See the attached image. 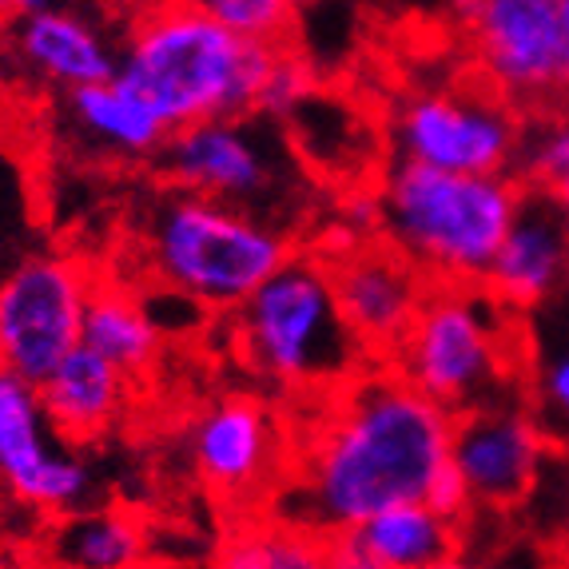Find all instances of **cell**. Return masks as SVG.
I'll return each instance as SVG.
<instances>
[{
	"mask_svg": "<svg viewBox=\"0 0 569 569\" xmlns=\"http://www.w3.org/2000/svg\"><path fill=\"white\" fill-rule=\"evenodd\" d=\"M148 526L128 510H77L48 526L40 569H140L148 561Z\"/></svg>",
	"mask_w": 569,
	"mask_h": 569,
	"instance_id": "ac0fdd59",
	"label": "cell"
},
{
	"mask_svg": "<svg viewBox=\"0 0 569 569\" xmlns=\"http://www.w3.org/2000/svg\"><path fill=\"white\" fill-rule=\"evenodd\" d=\"M561 24H566V52H569V0H561Z\"/></svg>",
	"mask_w": 569,
	"mask_h": 569,
	"instance_id": "1f68e13d",
	"label": "cell"
},
{
	"mask_svg": "<svg viewBox=\"0 0 569 569\" xmlns=\"http://www.w3.org/2000/svg\"><path fill=\"white\" fill-rule=\"evenodd\" d=\"M283 48L243 44L203 4H156L128 20L116 77L171 132L208 120H247Z\"/></svg>",
	"mask_w": 569,
	"mask_h": 569,
	"instance_id": "7a4b0ae2",
	"label": "cell"
},
{
	"mask_svg": "<svg viewBox=\"0 0 569 569\" xmlns=\"http://www.w3.org/2000/svg\"><path fill=\"white\" fill-rule=\"evenodd\" d=\"M208 569H327V538L287 518H256L219 541Z\"/></svg>",
	"mask_w": 569,
	"mask_h": 569,
	"instance_id": "7402d4cb",
	"label": "cell"
},
{
	"mask_svg": "<svg viewBox=\"0 0 569 569\" xmlns=\"http://www.w3.org/2000/svg\"><path fill=\"white\" fill-rule=\"evenodd\" d=\"M203 12L236 40L263 48H287V37L299 20V9L287 0H208Z\"/></svg>",
	"mask_w": 569,
	"mask_h": 569,
	"instance_id": "603a6c76",
	"label": "cell"
},
{
	"mask_svg": "<svg viewBox=\"0 0 569 569\" xmlns=\"http://www.w3.org/2000/svg\"><path fill=\"white\" fill-rule=\"evenodd\" d=\"M522 183L510 176H450L399 160L382 183V231L418 276L475 287L510 231Z\"/></svg>",
	"mask_w": 569,
	"mask_h": 569,
	"instance_id": "3957f363",
	"label": "cell"
},
{
	"mask_svg": "<svg viewBox=\"0 0 569 569\" xmlns=\"http://www.w3.org/2000/svg\"><path fill=\"white\" fill-rule=\"evenodd\" d=\"M68 120L77 123L84 140L120 156H156L168 143V128L160 123V116L120 77L68 92Z\"/></svg>",
	"mask_w": 569,
	"mask_h": 569,
	"instance_id": "ffe728a7",
	"label": "cell"
},
{
	"mask_svg": "<svg viewBox=\"0 0 569 569\" xmlns=\"http://www.w3.org/2000/svg\"><path fill=\"white\" fill-rule=\"evenodd\" d=\"M0 569H4V566H0Z\"/></svg>",
	"mask_w": 569,
	"mask_h": 569,
	"instance_id": "e575fe53",
	"label": "cell"
},
{
	"mask_svg": "<svg viewBox=\"0 0 569 569\" xmlns=\"http://www.w3.org/2000/svg\"><path fill=\"white\" fill-rule=\"evenodd\" d=\"M0 482L20 502L48 513L84 510L92 466L72 447H57V430L40 407L37 387L0 370Z\"/></svg>",
	"mask_w": 569,
	"mask_h": 569,
	"instance_id": "30bf717a",
	"label": "cell"
},
{
	"mask_svg": "<svg viewBox=\"0 0 569 569\" xmlns=\"http://www.w3.org/2000/svg\"><path fill=\"white\" fill-rule=\"evenodd\" d=\"M92 271L64 251H37L0 276V370L40 382L80 347Z\"/></svg>",
	"mask_w": 569,
	"mask_h": 569,
	"instance_id": "52a82bcc",
	"label": "cell"
},
{
	"mask_svg": "<svg viewBox=\"0 0 569 569\" xmlns=\"http://www.w3.org/2000/svg\"><path fill=\"white\" fill-rule=\"evenodd\" d=\"M48 422L68 442H92L100 438L128 407V375L77 347L52 375L37 387Z\"/></svg>",
	"mask_w": 569,
	"mask_h": 569,
	"instance_id": "e0dca14e",
	"label": "cell"
},
{
	"mask_svg": "<svg viewBox=\"0 0 569 569\" xmlns=\"http://www.w3.org/2000/svg\"><path fill=\"white\" fill-rule=\"evenodd\" d=\"M518 168L530 191H553L561 180H569V120H550L538 132L522 136Z\"/></svg>",
	"mask_w": 569,
	"mask_h": 569,
	"instance_id": "cb8c5ba5",
	"label": "cell"
},
{
	"mask_svg": "<svg viewBox=\"0 0 569 569\" xmlns=\"http://www.w3.org/2000/svg\"><path fill=\"white\" fill-rule=\"evenodd\" d=\"M0 88H4V60H0Z\"/></svg>",
	"mask_w": 569,
	"mask_h": 569,
	"instance_id": "836d02e7",
	"label": "cell"
},
{
	"mask_svg": "<svg viewBox=\"0 0 569 569\" xmlns=\"http://www.w3.org/2000/svg\"><path fill=\"white\" fill-rule=\"evenodd\" d=\"M283 427L256 395H228L191 422L188 450L196 478L219 498L243 502L276 482L283 470Z\"/></svg>",
	"mask_w": 569,
	"mask_h": 569,
	"instance_id": "7c38bea8",
	"label": "cell"
},
{
	"mask_svg": "<svg viewBox=\"0 0 569 569\" xmlns=\"http://www.w3.org/2000/svg\"><path fill=\"white\" fill-rule=\"evenodd\" d=\"M335 303L362 351L395 355L430 287L395 251H351L331 263Z\"/></svg>",
	"mask_w": 569,
	"mask_h": 569,
	"instance_id": "2e32d148",
	"label": "cell"
},
{
	"mask_svg": "<svg viewBox=\"0 0 569 569\" xmlns=\"http://www.w3.org/2000/svg\"><path fill=\"white\" fill-rule=\"evenodd\" d=\"M399 160L450 176H506L522 152V123L506 100L466 88L418 92L395 116Z\"/></svg>",
	"mask_w": 569,
	"mask_h": 569,
	"instance_id": "ba28073f",
	"label": "cell"
},
{
	"mask_svg": "<svg viewBox=\"0 0 569 569\" xmlns=\"http://www.w3.org/2000/svg\"><path fill=\"white\" fill-rule=\"evenodd\" d=\"M458 522L430 510L427 502H415L370 518L359 538L382 569H435L458 553Z\"/></svg>",
	"mask_w": 569,
	"mask_h": 569,
	"instance_id": "44dd1931",
	"label": "cell"
},
{
	"mask_svg": "<svg viewBox=\"0 0 569 569\" xmlns=\"http://www.w3.org/2000/svg\"><path fill=\"white\" fill-rule=\"evenodd\" d=\"M435 569H490V566H482V561H470V558H462V553H455V558H447L442 566H435Z\"/></svg>",
	"mask_w": 569,
	"mask_h": 569,
	"instance_id": "f546056e",
	"label": "cell"
},
{
	"mask_svg": "<svg viewBox=\"0 0 569 569\" xmlns=\"http://www.w3.org/2000/svg\"><path fill=\"white\" fill-rule=\"evenodd\" d=\"M455 17L466 20L478 64L506 100L538 104L569 92L561 0H466Z\"/></svg>",
	"mask_w": 569,
	"mask_h": 569,
	"instance_id": "9c48e42d",
	"label": "cell"
},
{
	"mask_svg": "<svg viewBox=\"0 0 569 569\" xmlns=\"http://www.w3.org/2000/svg\"><path fill=\"white\" fill-rule=\"evenodd\" d=\"M390 370L455 418L506 399L513 382L506 307L478 287H430Z\"/></svg>",
	"mask_w": 569,
	"mask_h": 569,
	"instance_id": "5b68a950",
	"label": "cell"
},
{
	"mask_svg": "<svg viewBox=\"0 0 569 569\" xmlns=\"http://www.w3.org/2000/svg\"><path fill=\"white\" fill-rule=\"evenodd\" d=\"M550 196H553V200H558V208H561V211H566V216H569V180H561L558 188L550 191Z\"/></svg>",
	"mask_w": 569,
	"mask_h": 569,
	"instance_id": "4dcf8cb0",
	"label": "cell"
},
{
	"mask_svg": "<svg viewBox=\"0 0 569 569\" xmlns=\"http://www.w3.org/2000/svg\"><path fill=\"white\" fill-rule=\"evenodd\" d=\"M347 223L351 228H382V203L379 196H359L355 203H347Z\"/></svg>",
	"mask_w": 569,
	"mask_h": 569,
	"instance_id": "f1b7e54d",
	"label": "cell"
},
{
	"mask_svg": "<svg viewBox=\"0 0 569 569\" xmlns=\"http://www.w3.org/2000/svg\"><path fill=\"white\" fill-rule=\"evenodd\" d=\"M327 569H382V566L367 550V541L359 538V530H347L327 538Z\"/></svg>",
	"mask_w": 569,
	"mask_h": 569,
	"instance_id": "83f0119b",
	"label": "cell"
},
{
	"mask_svg": "<svg viewBox=\"0 0 569 569\" xmlns=\"http://www.w3.org/2000/svg\"><path fill=\"white\" fill-rule=\"evenodd\" d=\"M247 362L287 390L347 387L359 367V342L335 303L331 267L315 259L283 263L236 311Z\"/></svg>",
	"mask_w": 569,
	"mask_h": 569,
	"instance_id": "8992f818",
	"label": "cell"
},
{
	"mask_svg": "<svg viewBox=\"0 0 569 569\" xmlns=\"http://www.w3.org/2000/svg\"><path fill=\"white\" fill-rule=\"evenodd\" d=\"M482 287L498 307L530 311L569 287V216L550 191H522L518 216L486 267Z\"/></svg>",
	"mask_w": 569,
	"mask_h": 569,
	"instance_id": "9a60e30c",
	"label": "cell"
},
{
	"mask_svg": "<svg viewBox=\"0 0 569 569\" xmlns=\"http://www.w3.org/2000/svg\"><path fill=\"white\" fill-rule=\"evenodd\" d=\"M4 29L17 64L64 92L104 84L120 68V44L92 12L64 4H17Z\"/></svg>",
	"mask_w": 569,
	"mask_h": 569,
	"instance_id": "5bb4252c",
	"label": "cell"
},
{
	"mask_svg": "<svg viewBox=\"0 0 569 569\" xmlns=\"http://www.w3.org/2000/svg\"><path fill=\"white\" fill-rule=\"evenodd\" d=\"M538 402L558 430H569V347L546 355L538 367Z\"/></svg>",
	"mask_w": 569,
	"mask_h": 569,
	"instance_id": "484cf974",
	"label": "cell"
},
{
	"mask_svg": "<svg viewBox=\"0 0 569 569\" xmlns=\"http://www.w3.org/2000/svg\"><path fill=\"white\" fill-rule=\"evenodd\" d=\"M148 256L163 291L211 311H239L291 263V243L256 211L176 191L148 219Z\"/></svg>",
	"mask_w": 569,
	"mask_h": 569,
	"instance_id": "277c9868",
	"label": "cell"
},
{
	"mask_svg": "<svg viewBox=\"0 0 569 569\" xmlns=\"http://www.w3.org/2000/svg\"><path fill=\"white\" fill-rule=\"evenodd\" d=\"M163 331L152 323L148 303L123 283H96L84 307L80 347L112 362L120 375H143L160 359Z\"/></svg>",
	"mask_w": 569,
	"mask_h": 569,
	"instance_id": "d6986e66",
	"label": "cell"
},
{
	"mask_svg": "<svg viewBox=\"0 0 569 569\" xmlns=\"http://www.w3.org/2000/svg\"><path fill=\"white\" fill-rule=\"evenodd\" d=\"M546 462V430L506 395L455 418L450 466L475 510H510L533 490Z\"/></svg>",
	"mask_w": 569,
	"mask_h": 569,
	"instance_id": "8fae6325",
	"label": "cell"
},
{
	"mask_svg": "<svg viewBox=\"0 0 569 569\" xmlns=\"http://www.w3.org/2000/svg\"><path fill=\"white\" fill-rule=\"evenodd\" d=\"M9 12L12 9H4V4H0V24H9Z\"/></svg>",
	"mask_w": 569,
	"mask_h": 569,
	"instance_id": "d6a6232c",
	"label": "cell"
},
{
	"mask_svg": "<svg viewBox=\"0 0 569 569\" xmlns=\"http://www.w3.org/2000/svg\"><path fill=\"white\" fill-rule=\"evenodd\" d=\"M163 171L188 196L247 208L276 191V156L243 120H208L171 132L163 143Z\"/></svg>",
	"mask_w": 569,
	"mask_h": 569,
	"instance_id": "4fadbf2b",
	"label": "cell"
},
{
	"mask_svg": "<svg viewBox=\"0 0 569 569\" xmlns=\"http://www.w3.org/2000/svg\"><path fill=\"white\" fill-rule=\"evenodd\" d=\"M427 506L442 513V518H450V522H458V526L475 513V502H470V493H466L462 478L455 475V466H447V470H442V478H438L435 490H430Z\"/></svg>",
	"mask_w": 569,
	"mask_h": 569,
	"instance_id": "4316f807",
	"label": "cell"
},
{
	"mask_svg": "<svg viewBox=\"0 0 569 569\" xmlns=\"http://www.w3.org/2000/svg\"><path fill=\"white\" fill-rule=\"evenodd\" d=\"M455 415L410 390L395 370L347 382L303 442L299 475L283 493L287 522L323 538L362 530L399 506L427 502L450 466Z\"/></svg>",
	"mask_w": 569,
	"mask_h": 569,
	"instance_id": "6da1fadb",
	"label": "cell"
},
{
	"mask_svg": "<svg viewBox=\"0 0 569 569\" xmlns=\"http://www.w3.org/2000/svg\"><path fill=\"white\" fill-rule=\"evenodd\" d=\"M311 96H315L311 68L295 57V52H287V48H283V52L276 57V64H271V72H267L263 88H259V108H256V112L287 120V116L299 112Z\"/></svg>",
	"mask_w": 569,
	"mask_h": 569,
	"instance_id": "d4e9b609",
	"label": "cell"
}]
</instances>
